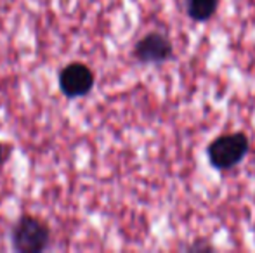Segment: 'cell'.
<instances>
[{"label":"cell","mask_w":255,"mask_h":253,"mask_svg":"<svg viewBox=\"0 0 255 253\" xmlns=\"http://www.w3.org/2000/svg\"><path fill=\"white\" fill-rule=\"evenodd\" d=\"M217 2L219 0H186V9L195 21H207L217 10Z\"/></svg>","instance_id":"cell-5"},{"label":"cell","mask_w":255,"mask_h":253,"mask_svg":"<svg viewBox=\"0 0 255 253\" xmlns=\"http://www.w3.org/2000/svg\"><path fill=\"white\" fill-rule=\"evenodd\" d=\"M51 229L44 220L33 215H23L10 229V245L19 253H40L49 248Z\"/></svg>","instance_id":"cell-1"},{"label":"cell","mask_w":255,"mask_h":253,"mask_svg":"<svg viewBox=\"0 0 255 253\" xmlns=\"http://www.w3.org/2000/svg\"><path fill=\"white\" fill-rule=\"evenodd\" d=\"M174 56L172 44L163 33H148L135 44L134 58L142 64H160Z\"/></svg>","instance_id":"cell-4"},{"label":"cell","mask_w":255,"mask_h":253,"mask_svg":"<svg viewBox=\"0 0 255 253\" xmlns=\"http://www.w3.org/2000/svg\"><path fill=\"white\" fill-rule=\"evenodd\" d=\"M250 148L249 137L242 132L226 134L212 141L208 146V160L217 170H229L236 167L247 156Z\"/></svg>","instance_id":"cell-2"},{"label":"cell","mask_w":255,"mask_h":253,"mask_svg":"<svg viewBox=\"0 0 255 253\" xmlns=\"http://www.w3.org/2000/svg\"><path fill=\"white\" fill-rule=\"evenodd\" d=\"M96 78L84 63H70L59 71V88L68 99L84 97L92 90Z\"/></svg>","instance_id":"cell-3"},{"label":"cell","mask_w":255,"mask_h":253,"mask_svg":"<svg viewBox=\"0 0 255 253\" xmlns=\"http://www.w3.org/2000/svg\"><path fill=\"white\" fill-rule=\"evenodd\" d=\"M0 162H2V146H0Z\"/></svg>","instance_id":"cell-6"}]
</instances>
